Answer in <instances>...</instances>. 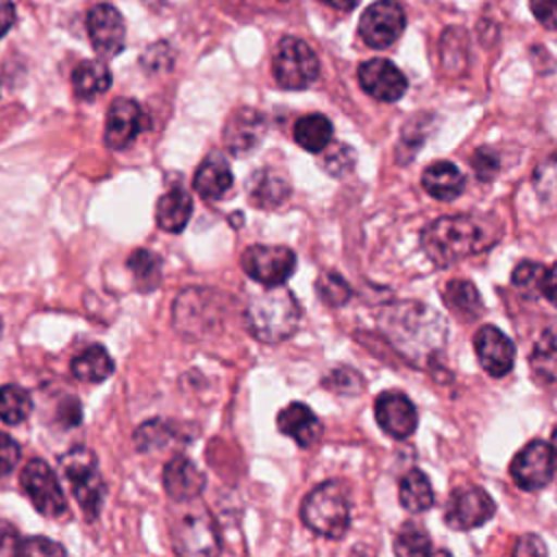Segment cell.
<instances>
[{"label":"cell","mask_w":557,"mask_h":557,"mask_svg":"<svg viewBox=\"0 0 557 557\" xmlns=\"http://www.w3.org/2000/svg\"><path fill=\"white\" fill-rule=\"evenodd\" d=\"M540 292H542V296H544L550 305L557 307V261H555L550 268H546L544 278H542V285H540Z\"/></svg>","instance_id":"obj_47"},{"label":"cell","mask_w":557,"mask_h":557,"mask_svg":"<svg viewBox=\"0 0 557 557\" xmlns=\"http://www.w3.org/2000/svg\"><path fill=\"white\" fill-rule=\"evenodd\" d=\"M533 189L542 205L557 209V150L544 157L533 170Z\"/></svg>","instance_id":"obj_35"},{"label":"cell","mask_w":557,"mask_h":557,"mask_svg":"<svg viewBox=\"0 0 557 557\" xmlns=\"http://www.w3.org/2000/svg\"><path fill=\"white\" fill-rule=\"evenodd\" d=\"M550 453H553V461H555V466H557V429H555L553 435H550Z\"/></svg>","instance_id":"obj_51"},{"label":"cell","mask_w":557,"mask_h":557,"mask_svg":"<svg viewBox=\"0 0 557 557\" xmlns=\"http://www.w3.org/2000/svg\"><path fill=\"white\" fill-rule=\"evenodd\" d=\"M398 500L411 513L426 511L435 500L429 476L420 470H409L398 483Z\"/></svg>","instance_id":"obj_32"},{"label":"cell","mask_w":557,"mask_h":557,"mask_svg":"<svg viewBox=\"0 0 557 557\" xmlns=\"http://www.w3.org/2000/svg\"><path fill=\"white\" fill-rule=\"evenodd\" d=\"M444 300L448 309L463 322H472L483 311V300L474 283L466 278H453L444 287Z\"/></svg>","instance_id":"obj_28"},{"label":"cell","mask_w":557,"mask_h":557,"mask_svg":"<svg viewBox=\"0 0 557 557\" xmlns=\"http://www.w3.org/2000/svg\"><path fill=\"white\" fill-rule=\"evenodd\" d=\"M420 244L435 265H450L487 246L485 231L472 215H442L433 220L422 231Z\"/></svg>","instance_id":"obj_2"},{"label":"cell","mask_w":557,"mask_h":557,"mask_svg":"<svg viewBox=\"0 0 557 557\" xmlns=\"http://www.w3.org/2000/svg\"><path fill=\"white\" fill-rule=\"evenodd\" d=\"M322 2L333 7V9H339V11H350V9L357 7L359 0H322Z\"/></svg>","instance_id":"obj_50"},{"label":"cell","mask_w":557,"mask_h":557,"mask_svg":"<svg viewBox=\"0 0 557 557\" xmlns=\"http://www.w3.org/2000/svg\"><path fill=\"white\" fill-rule=\"evenodd\" d=\"M17 555H26V557H37V555H65V548L59 542H52L44 535L37 537H26L20 540V548Z\"/></svg>","instance_id":"obj_41"},{"label":"cell","mask_w":557,"mask_h":557,"mask_svg":"<svg viewBox=\"0 0 557 557\" xmlns=\"http://www.w3.org/2000/svg\"><path fill=\"white\" fill-rule=\"evenodd\" d=\"M496 511L492 496L481 487H463L455 490L446 503L444 522L450 529L468 531L485 524Z\"/></svg>","instance_id":"obj_12"},{"label":"cell","mask_w":557,"mask_h":557,"mask_svg":"<svg viewBox=\"0 0 557 557\" xmlns=\"http://www.w3.org/2000/svg\"><path fill=\"white\" fill-rule=\"evenodd\" d=\"M20 444L4 431H0V476L15 470L20 461Z\"/></svg>","instance_id":"obj_43"},{"label":"cell","mask_w":557,"mask_h":557,"mask_svg":"<svg viewBox=\"0 0 557 557\" xmlns=\"http://www.w3.org/2000/svg\"><path fill=\"white\" fill-rule=\"evenodd\" d=\"M300 518L313 533L329 540H339L350 527V503L346 487L339 481L320 483L305 496Z\"/></svg>","instance_id":"obj_4"},{"label":"cell","mask_w":557,"mask_h":557,"mask_svg":"<svg viewBox=\"0 0 557 557\" xmlns=\"http://www.w3.org/2000/svg\"><path fill=\"white\" fill-rule=\"evenodd\" d=\"M322 385L335 394H346V396H352V394H359L363 392V379L359 372H355L352 368L348 366H339L335 370H331L324 379H322Z\"/></svg>","instance_id":"obj_39"},{"label":"cell","mask_w":557,"mask_h":557,"mask_svg":"<svg viewBox=\"0 0 557 557\" xmlns=\"http://www.w3.org/2000/svg\"><path fill=\"white\" fill-rule=\"evenodd\" d=\"M276 426L283 435L292 437L300 448H311L322 437L318 416L305 403H289L276 416Z\"/></svg>","instance_id":"obj_21"},{"label":"cell","mask_w":557,"mask_h":557,"mask_svg":"<svg viewBox=\"0 0 557 557\" xmlns=\"http://www.w3.org/2000/svg\"><path fill=\"white\" fill-rule=\"evenodd\" d=\"M357 163V154L348 144H329L322 150V161L320 165L335 178H342L346 174H350L355 170Z\"/></svg>","instance_id":"obj_37"},{"label":"cell","mask_w":557,"mask_h":557,"mask_svg":"<svg viewBox=\"0 0 557 557\" xmlns=\"http://www.w3.org/2000/svg\"><path fill=\"white\" fill-rule=\"evenodd\" d=\"M0 335H2V318H0Z\"/></svg>","instance_id":"obj_52"},{"label":"cell","mask_w":557,"mask_h":557,"mask_svg":"<svg viewBox=\"0 0 557 557\" xmlns=\"http://www.w3.org/2000/svg\"><path fill=\"white\" fill-rule=\"evenodd\" d=\"M529 368L531 376L542 385H555L557 383V329L544 331L531 355H529Z\"/></svg>","instance_id":"obj_27"},{"label":"cell","mask_w":557,"mask_h":557,"mask_svg":"<svg viewBox=\"0 0 557 557\" xmlns=\"http://www.w3.org/2000/svg\"><path fill=\"white\" fill-rule=\"evenodd\" d=\"M385 339L409 361L424 366L446 344V324L437 311L422 302H396L379 320Z\"/></svg>","instance_id":"obj_1"},{"label":"cell","mask_w":557,"mask_h":557,"mask_svg":"<svg viewBox=\"0 0 557 557\" xmlns=\"http://www.w3.org/2000/svg\"><path fill=\"white\" fill-rule=\"evenodd\" d=\"M474 350L479 357V363L490 376H505L516 361V348L513 342L496 326L485 324L474 335Z\"/></svg>","instance_id":"obj_19"},{"label":"cell","mask_w":557,"mask_h":557,"mask_svg":"<svg viewBox=\"0 0 557 557\" xmlns=\"http://www.w3.org/2000/svg\"><path fill=\"white\" fill-rule=\"evenodd\" d=\"M33 411L30 394L20 385L0 387V420L7 424L24 422Z\"/></svg>","instance_id":"obj_34"},{"label":"cell","mask_w":557,"mask_h":557,"mask_svg":"<svg viewBox=\"0 0 557 557\" xmlns=\"http://www.w3.org/2000/svg\"><path fill=\"white\" fill-rule=\"evenodd\" d=\"M555 470L550 446L542 440H533L527 446L520 448V453L513 457L509 472L520 490L535 492L550 483Z\"/></svg>","instance_id":"obj_13"},{"label":"cell","mask_w":557,"mask_h":557,"mask_svg":"<svg viewBox=\"0 0 557 557\" xmlns=\"http://www.w3.org/2000/svg\"><path fill=\"white\" fill-rule=\"evenodd\" d=\"M244 272L261 285H283L296 270V255L287 246L257 244L242 255Z\"/></svg>","instance_id":"obj_10"},{"label":"cell","mask_w":557,"mask_h":557,"mask_svg":"<svg viewBox=\"0 0 557 557\" xmlns=\"http://www.w3.org/2000/svg\"><path fill=\"white\" fill-rule=\"evenodd\" d=\"M85 24H87L89 41L100 57L111 59L122 52L126 28H124V20H122L120 11L113 4H109V2L94 4L87 11Z\"/></svg>","instance_id":"obj_14"},{"label":"cell","mask_w":557,"mask_h":557,"mask_svg":"<svg viewBox=\"0 0 557 557\" xmlns=\"http://www.w3.org/2000/svg\"><path fill=\"white\" fill-rule=\"evenodd\" d=\"M59 463L72 485V494L78 500L83 513L94 520L100 513V505L104 498V481L98 472L96 455L87 446H74L59 459Z\"/></svg>","instance_id":"obj_6"},{"label":"cell","mask_w":557,"mask_h":557,"mask_svg":"<svg viewBox=\"0 0 557 557\" xmlns=\"http://www.w3.org/2000/svg\"><path fill=\"white\" fill-rule=\"evenodd\" d=\"M70 370L78 381L100 383L113 374V359L100 344H94L72 359Z\"/></svg>","instance_id":"obj_29"},{"label":"cell","mask_w":557,"mask_h":557,"mask_svg":"<svg viewBox=\"0 0 557 557\" xmlns=\"http://www.w3.org/2000/svg\"><path fill=\"white\" fill-rule=\"evenodd\" d=\"M146 115L139 102L133 98H115L107 111L104 124V144L111 150H122L135 141V137L144 131Z\"/></svg>","instance_id":"obj_17"},{"label":"cell","mask_w":557,"mask_h":557,"mask_svg":"<svg viewBox=\"0 0 557 557\" xmlns=\"http://www.w3.org/2000/svg\"><path fill=\"white\" fill-rule=\"evenodd\" d=\"M220 294L189 287L178 294L172 313H174V326L189 337H200L213 331L220 324L222 309H220Z\"/></svg>","instance_id":"obj_8"},{"label":"cell","mask_w":557,"mask_h":557,"mask_svg":"<svg viewBox=\"0 0 557 557\" xmlns=\"http://www.w3.org/2000/svg\"><path fill=\"white\" fill-rule=\"evenodd\" d=\"M529 7L542 26L557 30V0H529Z\"/></svg>","instance_id":"obj_44"},{"label":"cell","mask_w":557,"mask_h":557,"mask_svg":"<svg viewBox=\"0 0 557 557\" xmlns=\"http://www.w3.org/2000/svg\"><path fill=\"white\" fill-rule=\"evenodd\" d=\"M244 318L248 331L259 342L278 344L296 333L302 311L289 289L274 285L248 300Z\"/></svg>","instance_id":"obj_3"},{"label":"cell","mask_w":557,"mask_h":557,"mask_svg":"<svg viewBox=\"0 0 557 557\" xmlns=\"http://www.w3.org/2000/svg\"><path fill=\"white\" fill-rule=\"evenodd\" d=\"M405 30V9L396 0H376L359 17V37L370 48H389Z\"/></svg>","instance_id":"obj_11"},{"label":"cell","mask_w":557,"mask_h":557,"mask_svg":"<svg viewBox=\"0 0 557 557\" xmlns=\"http://www.w3.org/2000/svg\"><path fill=\"white\" fill-rule=\"evenodd\" d=\"M294 139L309 152H322L333 139V124L322 113H307L294 124Z\"/></svg>","instance_id":"obj_31"},{"label":"cell","mask_w":557,"mask_h":557,"mask_svg":"<svg viewBox=\"0 0 557 557\" xmlns=\"http://www.w3.org/2000/svg\"><path fill=\"white\" fill-rule=\"evenodd\" d=\"M126 268L131 270V274L135 278V287L139 292L146 294V292H152L159 287L163 263H161V257L154 255L152 250L135 248L126 259Z\"/></svg>","instance_id":"obj_33"},{"label":"cell","mask_w":557,"mask_h":557,"mask_svg":"<svg viewBox=\"0 0 557 557\" xmlns=\"http://www.w3.org/2000/svg\"><path fill=\"white\" fill-rule=\"evenodd\" d=\"M513 553H518V555H529V553H540V555H544V553H546V546L542 544V540H540L537 535H524L522 540H518Z\"/></svg>","instance_id":"obj_49"},{"label":"cell","mask_w":557,"mask_h":557,"mask_svg":"<svg viewBox=\"0 0 557 557\" xmlns=\"http://www.w3.org/2000/svg\"><path fill=\"white\" fill-rule=\"evenodd\" d=\"M20 483L33 507L46 518H61L67 511L65 494L59 485L57 474L44 459L26 461L20 472Z\"/></svg>","instance_id":"obj_9"},{"label":"cell","mask_w":557,"mask_h":557,"mask_svg":"<svg viewBox=\"0 0 557 557\" xmlns=\"http://www.w3.org/2000/svg\"><path fill=\"white\" fill-rule=\"evenodd\" d=\"M57 418L61 420L63 426H76L81 422V418H83V407H81L78 398H74V396L63 398L61 405H59Z\"/></svg>","instance_id":"obj_45"},{"label":"cell","mask_w":557,"mask_h":557,"mask_svg":"<svg viewBox=\"0 0 557 557\" xmlns=\"http://www.w3.org/2000/svg\"><path fill=\"white\" fill-rule=\"evenodd\" d=\"M272 74L283 89H307L320 76V61L300 37H283L272 59Z\"/></svg>","instance_id":"obj_7"},{"label":"cell","mask_w":557,"mask_h":557,"mask_svg":"<svg viewBox=\"0 0 557 557\" xmlns=\"http://www.w3.org/2000/svg\"><path fill=\"white\" fill-rule=\"evenodd\" d=\"M357 78L361 89L379 102H396L407 91L405 74L387 59H368L359 65Z\"/></svg>","instance_id":"obj_15"},{"label":"cell","mask_w":557,"mask_h":557,"mask_svg":"<svg viewBox=\"0 0 557 557\" xmlns=\"http://www.w3.org/2000/svg\"><path fill=\"white\" fill-rule=\"evenodd\" d=\"M246 194L250 205L259 209H274L289 196V181L276 168H259L246 181Z\"/></svg>","instance_id":"obj_22"},{"label":"cell","mask_w":557,"mask_h":557,"mask_svg":"<svg viewBox=\"0 0 557 557\" xmlns=\"http://www.w3.org/2000/svg\"><path fill=\"white\" fill-rule=\"evenodd\" d=\"M431 550H433L431 537L420 524L407 522L400 527L396 542H394L396 555H429Z\"/></svg>","instance_id":"obj_36"},{"label":"cell","mask_w":557,"mask_h":557,"mask_svg":"<svg viewBox=\"0 0 557 557\" xmlns=\"http://www.w3.org/2000/svg\"><path fill=\"white\" fill-rule=\"evenodd\" d=\"M233 187V172L220 152H211L202 159L194 174V189L205 200H220L226 196V191Z\"/></svg>","instance_id":"obj_23"},{"label":"cell","mask_w":557,"mask_h":557,"mask_svg":"<svg viewBox=\"0 0 557 557\" xmlns=\"http://www.w3.org/2000/svg\"><path fill=\"white\" fill-rule=\"evenodd\" d=\"M133 440H135V446H137L139 453H161L170 446H176L178 442H185L187 437H181L176 424H172L168 420H161V418H154V420L144 422L135 431Z\"/></svg>","instance_id":"obj_30"},{"label":"cell","mask_w":557,"mask_h":557,"mask_svg":"<svg viewBox=\"0 0 557 557\" xmlns=\"http://www.w3.org/2000/svg\"><path fill=\"white\" fill-rule=\"evenodd\" d=\"M205 483L207 479L202 470H198V466L183 455L172 457L163 468V487L174 503L196 500L202 494Z\"/></svg>","instance_id":"obj_20"},{"label":"cell","mask_w":557,"mask_h":557,"mask_svg":"<svg viewBox=\"0 0 557 557\" xmlns=\"http://www.w3.org/2000/svg\"><path fill=\"white\" fill-rule=\"evenodd\" d=\"M466 185L463 174L450 161H433L422 172V187L435 200H455L461 196Z\"/></svg>","instance_id":"obj_25"},{"label":"cell","mask_w":557,"mask_h":557,"mask_svg":"<svg viewBox=\"0 0 557 557\" xmlns=\"http://www.w3.org/2000/svg\"><path fill=\"white\" fill-rule=\"evenodd\" d=\"M194 500L181 503L176 509L170 531L174 550L181 555H215L220 553V535L211 513L200 507L191 505Z\"/></svg>","instance_id":"obj_5"},{"label":"cell","mask_w":557,"mask_h":557,"mask_svg":"<svg viewBox=\"0 0 557 557\" xmlns=\"http://www.w3.org/2000/svg\"><path fill=\"white\" fill-rule=\"evenodd\" d=\"M15 17H17V13H15L13 2L11 0H0V39L13 28Z\"/></svg>","instance_id":"obj_48"},{"label":"cell","mask_w":557,"mask_h":557,"mask_svg":"<svg viewBox=\"0 0 557 557\" xmlns=\"http://www.w3.org/2000/svg\"><path fill=\"white\" fill-rule=\"evenodd\" d=\"M470 165H472V170L479 178L490 181V178L496 176L500 161H498V154L492 148H479V150H474V154L470 159Z\"/></svg>","instance_id":"obj_42"},{"label":"cell","mask_w":557,"mask_h":557,"mask_svg":"<svg viewBox=\"0 0 557 557\" xmlns=\"http://www.w3.org/2000/svg\"><path fill=\"white\" fill-rule=\"evenodd\" d=\"M374 418L383 433L407 440L418 426V411L403 392H383L374 400Z\"/></svg>","instance_id":"obj_18"},{"label":"cell","mask_w":557,"mask_h":557,"mask_svg":"<svg viewBox=\"0 0 557 557\" xmlns=\"http://www.w3.org/2000/svg\"><path fill=\"white\" fill-rule=\"evenodd\" d=\"M191 211H194L191 194L178 185L159 198L157 209H154V220L161 231L181 233L187 226Z\"/></svg>","instance_id":"obj_24"},{"label":"cell","mask_w":557,"mask_h":557,"mask_svg":"<svg viewBox=\"0 0 557 557\" xmlns=\"http://www.w3.org/2000/svg\"><path fill=\"white\" fill-rule=\"evenodd\" d=\"M111 70L100 59L81 61L72 72V89L78 100H96L111 87Z\"/></svg>","instance_id":"obj_26"},{"label":"cell","mask_w":557,"mask_h":557,"mask_svg":"<svg viewBox=\"0 0 557 557\" xmlns=\"http://www.w3.org/2000/svg\"><path fill=\"white\" fill-rule=\"evenodd\" d=\"M17 548H20L17 529L11 522L0 520V555H17Z\"/></svg>","instance_id":"obj_46"},{"label":"cell","mask_w":557,"mask_h":557,"mask_svg":"<svg viewBox=\"0 0 557 557\" xmlns=\"http://www.w3.org/2000/svg\"><path fill=\"white\" fill-rule=\"evenodd\" d=\"M315 292H318L320 300L331 307H339L350 298L348 283L335 272H322L315 281Z\"/></svg>","instance_id":"obj_38"},{"label":"cell","mask_w":557,"mask_h":557,"mask_svg":"<svg viewBox=\"0 0 557 557\" xmlns=\"http://www.w3.org/2000/svg\"><path fill=\"white\" fill-rule=\"evenodd\" d=\"M544 272L546 268L535 263V261H522L516 265V270L511 272V283L524 292V294H535L540 292V285H542V278H544Z\"/></svg>","instance_id":"obj_40"},{"label":"cell","mask_w":557,"mask_h":557,"mask_svg":"<svg viewBox=\"0 0 557 557\" xmlns=\"http://www.w3.org/2000/svg\"><path fill=\"white\" fill-rule=\"evenodd\" d=\"M265 117L261 111L252 107H239L235 109L222 131V139L226 150L233 157H246L250 154L265 135Z\"/></svg>","instance_id":"obj_16"}]
</instances>
